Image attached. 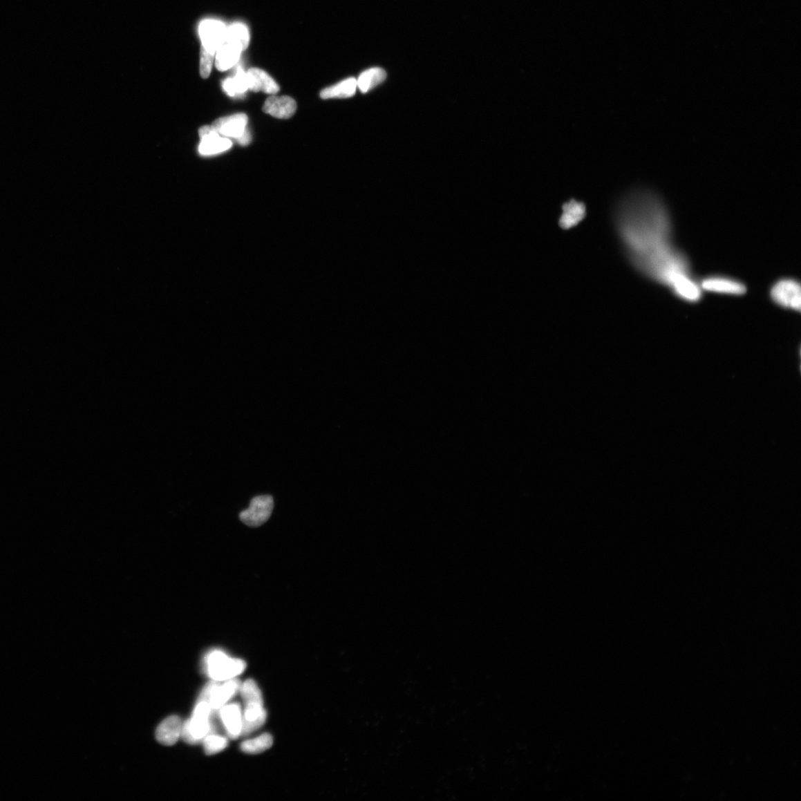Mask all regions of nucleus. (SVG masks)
I'll use <instances>...</instances> for the list:
<instances>
[{"instance_id":"nucleus-1","label":"nucleus","mask_w":801,"mask_h":801,"mask_svg":"<svg viewBox=\"0 0 801 801\" xmlns=\"http://www.w3.org/2000/svg\"><path fill=\"white\" fill-rule=\"evenodd\" d=\"M615 226L634 267L670 288L681 275H690L686 256L672 243V224L664 202L653 192L638 190L618 204Z\"/></svg>"},{"instance_id":"nucleus-2","label":"nucleus","mask_w":801,"mask_h":801,"mask_svg":"<svg viewBox=\"0 0 801 801\" xmlns=\"http://www.w3.org/2000/svg\"><path fill=\"white\" fill-rule=\"evenodd\" d=\"M239 693L245 703L243 713L241 736H247L260 728L267 721V711L260 688L255 681L249 679L241 684Z\"/></svg>"},{"instance_id":"nucleus-3","label":"nucleus","mask_w":801,"mask_h":801,"mask_svg":"<svg viewBox=\"0 0 801 801\" xmlns=\"http://www.w3.org/2000/svg\"><path fill=\"white\" fill-rule=\"evenodd\" d=\"M212 715L208 699L199 698L191 717L182 725L181 736L185 742L191 744H198L209 734L216 733Z\"/></svg>"},{"instance_id":"nucleus-4","label":"nucleus","mask_w":801,"mask_h":801,"mask_svg":"<svg viewBox=\"0 0 801 801\" xmlns=\"http://www.w3.org/2000/svg\"><path fill=\"white\" fill-rule=\"evenodd\" d=\"M206 671L212 681H227L245 672L247 664L241 659L232 658L220 650L209 652L205 658Z\"/></svg>"},{"instance_id":"nucleus-5","label":"nucleus","mask_w":801,"mask_h":801,"mask_svg":"<svg viewBox=\"0 0 801 801\" xmlns=\"http://www.w3.org/2000/svg\"><path fill=\"white\" fill-rule=\"evenodd\" d=\"M771 298L778 305L800 311L801 289L800 283L791 279L778 281L772 288Z\"/></svg>"},{"instance_id":"nucleus-6","label":"nucleus","mask_w":801,"mask_h":801,"mask_svg":"<svg viewBox=\"0 0 801 801\" xmlns=\"http://www.w3.org/2000/svg\"><path fill=\"white\" fill-rule=\"evenodd\" d=\"M274 508V500L271 496H258L253 498L249 508L240 513V520L250 527H258L269 519Z\"/></svg>"},{"instance_id":"nucleus-7","label":"nucleus","mask_w":801,"mask_h":801,"mask_svg":"<svg viewBox=\"0 0 801 801\" xmlns=\"http://www.w3.org/2000/svg\"><path fill=\"white\" fill-rule=\"evenodd\" d=\"M227 29L225 25L219 20H205L199 28L202 48L215 55L218 50L225 44Z\"/></svg>"},{"instance_id":"nucleus-8","label":"nucleus","mask_w":801,"mask_h":801,"mask_svg":"<svg viewBox=\"0 0 801 801\" xmlns=\"http://www.w3.org/2000/svg\"><path fill=\"white\" fill-rule=\"evenodd\" d=\"M200 144L199 152L202 156H212L221 153L229 149L232 142L220 135L212 126H202L199 129Z\"/></svg>"},{"instance_id":"nucleus-9","label":"nucleus","mask_w":801,"mask_h":801,"mask_svg":"<svg viewBox=\"0 0 801 801\" xmlns=\"http://www.w3.org/2000/svg\"><path fill=\"white\" fill-rule=\"evenodd\" d=\"M699 285L703 291L727 295H743L746 292V287L742 281L722 276L707 277L699 282Z\"/></svg>"},{"instance_id":"nucleus-10","label":"nucleus","mask_w":801,"mask_h":801,"mask_svg":"<svg viewBox=\"0 0 801 801\" xmlns=\"http://www.w3.org/2000/svg\"><path fill=\"white\" fill-rule=\"evenodd\" d=\"M247 124V116L241 113L219 118L211 126L222 137L237 140L245 133Z\"/></svg>"},{"instance_id":"nucleus-11","label":"nucleus","mask_w":801,"mask_h":801,"mask_svg":"<svg viewBox=\"0 0 801 801\" xmlns=\"http://www.w3.org/2000/svg\"><path fill=\"white\" fill-rule=\"evenodd\" d=\"M219 715L227 736L233 739L241 736L243 713L238 703L226 704L219 710Z\"/></svg>"},{"instance_id":"nucleus-12","label":"nucleus","mask_w":801,"mask_h":801,"mask_svg":"<svg viewBox=\"0 0 801 801\" xmlns=\"http://www.w3.org/2000/svg\"><path fill=\"white\" fill-rule=\"evenodd\" d=\"M670 288L677 297L688 302H697L702 297L703 290L692 274L678 276Z\"/></svg>"},{"instance_id":"nucleus-13","label":"nucleus","mask_w":801,"mask_h":801,"mask_svg":"<svg viewBox=\"0 0 801 801\" xmlns=\"http://www.w3.org/2000/svg\"><path fill=\"white\" fill-rule=\"evenodd\" d=\"M296 100L288 96L272 95L263 106L265 113L279 119H288L296 113Z\"/></svg>"},{"instance_id":"nucleus-14","label":"nucleus","mask_w":801,"mask_h":801,"mask_svg":"<svg viewBox=\"0 0 801 801\" xmlns=\"http://www.w3.org/2000/svg\"><path fill=\"white\" fill-rule=\"evenodd\" d=\"M247 75L249 90L254 93L262 91L263 93L273 95L277 94L280 90L276 81L262 69L250 68L247 72Z\"/></svg>"},{"instance_id":"nucleus-15","label":"nucleus","mask_w":801,"mask_h":801,"mask_svg":"<svg viewBox=\"0 0 801 801\" xmlns=\"http://www.w3.org/2000/svg\"><path fill=\"white\" fill-rule=\"evenodd\" d=\"M241 686V681L236 678L231 679L222 685L218 684L209 699L212 711H219L223 706L227 704L232 698L239 693Z\"/></svg>"},{"instance_id":"nucleus-16","label":"nucleus","mask_w":801,"mask_h":801,"mask_svg":"<svg viewBox=\"0 0 801 801\" xmlns=\"http://www.w3.org/2000/svg\"><path fill=\"white\" fill-rule=\"evenodd\" d=\"M182 724L178 716H170L162 722L156 730V738L165 746L174 745L182 733Z\"/></svg>"},{"instance_id":"nucleus-17","label":"nucleus","mask_w":801,"mask_h":801,"mask_svg":"<svg viewBox=\"0 0 801 801\" xmlns=\"http://www.w3.org/2000/svg\"><path fill=\"white\" fill-rule=\"evenodd\" d=\"M225 93L230 97L245 95L249 90L247 73L241 66L237 67L234 76L226 79L222 84Z\"/></svg>"},{"instance_id":"nucleus-18","label":"nucleus","mask_w":801,"mask_h":801,"mask_svg":"<svg viewBox=\"0 0 801 801\" xmlns=\"http://www.w3.org/2000/svg\"><path fill=\"white\" fill-rule=\"evenodd\" d=\"M250 37L246 25L237 23L227 29L226 44L234 46L242 53L247 48Z\"/></svg>"},{"instance_id":"nucleus-19","label":"nucleus","mask_w":801,"mask_h":801,"mask_svg":"<svg viewBox=\"0 0 801 801\" xmlns=\"http://www.w3.org/2000/svg\"><path fill=\"white\" fill-rule=\"evenodd\" d=\"M357 88V79L348 78L336 86L324 88L321 91L320 96L322 99L326 100L331 98H348L352 97L356 93Z\"/></svg>"},{"instance_id":"nucleus-20","label":"nucleus","mask_w":801,"mask_h":801,"mask_svg":"<svg viewBox=\"0 0 801 801\" xmlns=\"http://www.w3.org/2000/svg\"><path fill=\"white\" fill-rule=\"evenodd\" d=\"M241 53L239 49L225 43L216 53V68L220 72H225V70L230 69L238 64Z\"/></svg>"},{"instance_id":"nucleus-21","label":"nucleus","mask_w":801,"mask_h":801,"mask_svg":"<svg viewBox=\"0 0 801 801\" xmlns=\"http://www.w3.org/2000/svg\"><path fill=\"white\" fill-rule=\"evenodd\" d=\"M387 73L381 68H372L362 73L357 79V87L362 93H367L371 89L384 82Z\"/></svg>"},{"instance_id":"nucleus-22","label":"nucleus","mask_w":801,"mask_h":801,"mask_svg":"<svg viewBox=\"0 0 801 801\" xmlns=\"http://www.w3.org/2000/svg\"><path fill=\"white\" fill-rule=\"evenodd\" d=\"M585 216V208L582 202L570 201L564 206L560 225L564 229H569L581 222Z\"/></svg>"},{"instance_id":"nucleus-23","label":"nucleus","mask_w":801,"mask_h":801,"mask_svg":"<svg viewBox=\"0 0 801 801\" xmlns=\"http://www.w3.org/2000/svg\"><path fill=\"white\" fill-rule=\"evenodd\" d=\"M272 744V736L269 733H263L257 737L243 742L241 744V749L243 753L256 755L267 751Z\"/></svg>"},{"instance_id":"nucleus-24","label":"nucleus","mask_w":801,"mask_h":801,"mask_svg":"<svg viewBox=\"0 0 801 801\" xmlns=\"http://www.w3.org/2000/svg\"><path fill=\"white\" fill-rule=\"evenodd\" d=\"M207 755H215L225 749L229 741L227 737L214 733L209 734L202 741Z\"/></svg>"},{"instance_id":"nucleus-25","label":"nucleus","mask_w":801,"mask_h":801,"mask_svg":"<svg viewBox=\"0 0 801 801\" xmlns=\"http://www.w3.org/2000/svg\"><path fill=\"white\" fill-rule=\"evenodd\" d=\"M215 55H213L204 48H201L200 73L202 78H208L211 70Z\"/></svg>"},{"instance_id":"nucleus-26","label":"nucleus","mask_w":801,"mask_h":801,"mask_svg":"<svg viewBox=\"0 0 801 801\" xmlns=\"http://www.w3.org/2000/svg\"><path fill=\"white\" fill-rule=\"evenodd\" d=\"M251 140H252L251 134L249 133V129H247V130L245 131V133L243 134L241 138H239L236 140L240 145L247 146V145L250 144Z\"/></svg>"}]
</instances>
